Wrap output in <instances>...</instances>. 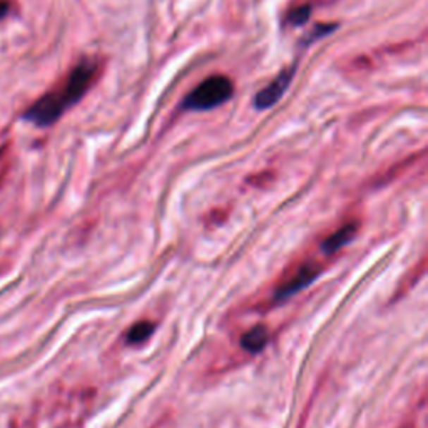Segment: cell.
Here are the masks:
<instances>
[{
  "instance_id": "cell-1",
  "label": "cell",
  "mask_w": 428,
  "mask_h": 428,
  "mask_svg": "<svg viewBox=\"0 0 428 428\" xmlns=\"http://www.w3.org/2000/svg\"><path fill=\"white\" fill-rule=\"evenodd\" d=\"M101 69L102 62L99 59H82L61 84H57L52 91L44 94L29 107V111L25 112V119L42 128L54 124L69 107L78 104L85 96V92L92 87L101 74Z\"/></svg>"
},
{
  "instance_id": "cell-2",
  "label": "cell",
  "mask_w": 428,
  "mask_h": 428,
  "mask_svg": "<svg viewBox=\"0 0 428 428\" xmlns=\"http://www.w3.org/2000/svg\"><path fill=\"white\" fill-rule=\"evenodd\" d=\"M234 92L233 80L223 74L211 75L192 89L183 101V107L188 111H208L231 99Z\"/></svg>"
},
{
  "instance_id": "cell-3",
  "label": "cell",
  "mask_w": 428,
  "mask_h": 428,
  "mask_svg": "<svg viewBox=\"0 0 428 428\" xmlns=\"http://www.w3.org/2000/svg\"><path fill=\"white\" fill-rule=\"evenodd\" d=\"M319 273H322V264L313 259L303 261V263L293 269L290 276H286L276 286V290H274V298L285 300L296 295V293L308 286L310 283H313Z\"/></svg>"
},
{
  "instance_id": "cell-4",
  "label": "cell",
  "mask_w": 428,
  "mask_h": 428,
  "mask_svg": "<svg viewBox=\"0 0 428 428\" xmlns=\"http://www.w3.org/2000/svg\"><path fill=\"white\" fill-rule=\"evenodd\" d=\"M91 391H69L66 398L59 400L56 405V420L62 425H72L82 420L84 413L91 407Z\"/></svg>"
},
{
  "instance_id": "cell-5",
  "label": "cell",
  "mask_w": 428,
  "mask_h": 428,
  "mask_svg": "<svg viewBox=\"0 0 428 428\" xmlns=\"http://www.w3.org/2000/svg\"><path fill=\"white\" fill-rule=\"evenodd\" d=\"M296 69H285L281 72V74L276 75V79L273 80V82H269L267 87L261 89L258 92V96L255 97V106L258 107V109H268V107H271L273 104H276V102L281 99L283 94L288 89V85H290L293 74H295Z\"/></svg>"
},
{
  "instance_id": "cell-6",
  "label": "cell",
  "mask_w": 428,
  "mask_h": 428,
  "mask_svg": "<svg viewBox=\"0 0 428 428\" xmlns=\"http://www.w3.org/2000/svg\"><path fill=\"white\" fill-rule=\"evenodd\" d=\"M358 226L360 224L357 223V221H350V223L343 224L340 229H336L335 233L330 234V236L323 241L324 253L333 255V253H336V251H340L345 245H348V241L353 240V236L357 234Z\"/></svg>"
},
{
  "instance_id": "cell-7",
  "label": "cell",
  "mask_w": 428,
  "mask_h": 428,
  "mask_svg": "<svg viewBox=\"0 0 428 428\" xmlns=\"http://www.w3.org/2000/svg\"><path fill=\"white\" fill-rule=\"evenodd\" d=\"M268 328L263 326V324H258V326H253L241 336V346L246 351H250V353H258V351H261L268 345Z\"/></svg>"
},
{
  "instance_id": "cell-8",
  "label": "cell",
  "mask_w": 428,
  "mask_h": 428,
  "mask_svg": "<svg viewBox=\"0 0 428 428\" xmlns=\"http://www.w3.org/2000/svg\"><path fill=\"white\" fill-rule=\"evenodd\" d=\"M156 324L149 322V319H141V322L134 323L130 326V330L128 331V343L129 345H141L147 338H151L152 333H154Z\"/></svg>"
},
{
  "instance_id": "cell-9",
  "label": "cell",
  "mask_w": 428,
  "mask_h": 428,
  "mask_svg": "<svg viewBox=\"0 0 428 428\" xmlns=\"http://www.w3.org/2000/svg\"><path fill=\"white\" fill-rule=\"evenodd\" d=\"M310 12H312V7H310V6H300L290 13L288 20H290L291 24H295V25H301L310 19Z\"/></svg>"
},
{
  "instance_id": "cell-10",
  "label": "cell",
  "mask_w": 428,
  "mask_h": 428,
  "mask_svg": "<svg viewBox=\"0 0 428 428\" xmlns=\"http://www.w3.org/2000/svg\"><path fill=\"white\" fill-rule=\"evenodd\" d=\"M11 12V0H0V19L8 16Z\"/></svg>"
}]
</instances>
